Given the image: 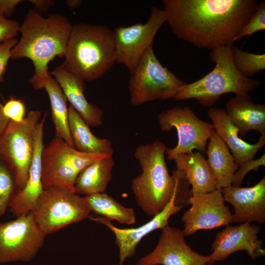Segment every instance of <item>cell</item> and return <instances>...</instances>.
<instances>
[{"instance_id":"obj_1","label":"cell","mask_w":265,"mask_h":265,"mask_svg":"<svg viewBox=\"0 0 265 265\" xmlns=\"http://www.w3.org/2000/svg\"><path fill=\"white\" fill-rule=\"evenodd\" d=\"M173 33L199 48L231 46L256 10L255 0H164Z\"/></svg>"},{"instance_id":"obj_2","label":"cell","mask_w":265,"mask_h":265,"mask_svg":"<svg viewBox=\"0 0 265 265\" xmlns=\"http://www.w3.org/2000/svg\"><path fill=\"white\" fill-rule=\"evenodd\" d=\"M72 25L65 16L51 13L44 17L34 9L29 10L19 26L21 38L11 52V58H27L35 72L28 82L35 89L51 76L49 63L55 57L65 56Z\"/></svg>"},{"instance_id":"obj_3","label":"cell","mask_w":265,"mask_h":265,"mask_svg":"<svg viewBox=\"0 0 265 265\" xmlns=\"http://www.w3.org/2000/svg\"><path fill=\"white\" fill-rule=\"evenodd\" d=\"M167 149L164 143L156 140L140 145L134 153L142 172L132 180V189L140 208L153 217L169 202L184 178L178 169L169 173L165 160Z\"/></svg>"},{"instance_id":"obj_4","label":"cell","mask_w":265,"mask_h":265,"mask_svg":"<svg viewBox=\"0 0 265 265\" xmlns=\"http://www.w3.org/2000/svg\"><path fill=\"white\" fill-rule=\"evenodd\" d=\"M62 65L84 81L102 77L116 63L113 30L106 25L72 26Z\"/></svg>"},{"instance_id":"obj_5","label":"cell","mask_w":265,"mask_h":265,"mask_svg":"<svg viewBox=\"0 0 265 265\" xmlns=\"http://www.w3.org/2000/svg\"><path fill=\"white\" fill-rule=\"evenodd\" d=\"M232 46L212 50L210 58L215 63L213 70L200 80L181 87L175 100L195 99L202 106L209 107L223 94L244 95L260 86L259 80L247 78L236 69L233 60Z\"/></svg>"},{"instance_id":"obj_6","label":"cell","mask_w":265,"mask_h":265,"mask_svg":"<svg viewBox=\"0 0 265 265\" xmlns=\"http://www.w3.org/2000/svg\"><path fill=\"white\" fill-rule=\"evenodd\" d=\"M186 83L162 65L152 45L146 50L130 73V102L132 105L137 106L152 101L174 99L180 87Z\"/></svg>"},{"instance_id":"obj_7","label":"cell","mask_w":265,"mask_h":265,"mask_svg":"<svg viewBox=\"0 0 265 265\" xmlns=\"http://www.w3.org/2000/svg\"><path fill=\"white\" fill-rule=\"evenodd\" d=\"M108 155L80 152L55 136L42 154L44 189L54 187L74 192L77 178L84 168Z\"/></svg>"},{"instance_id":"obj_8","label":"cell","mask_w":265,"mask_h":265,"mask_svg":"<svg viewBox=\"0 0 265 265\" xmlns=\"http://www.w3.org/2000/svg\"><path fill=\"white\" fill-rule=\"evenodd\" d=\"M41 116L40 111L31 110L21 123L10 120L0 139V159L12 171L19 189L24 187L28 180L35 131Z\"/></svg>"},{"instance_id":"obj_9","label":"cell","mask_w":265,"mask_h":265,"mask_svg":"<svg viewBox=\"0 0 265 265\" xmlns=\"http://www.w3.org/2000/svg\"><path fill=\"white\" fill-rule=\"evenodd\" d=\"M90 212L83 197L70 190L50 187L44 189L31 213L38 226L47 235L82 221Z\"/></svg>"},{"instance_id":"obj_10","label":"cell","mask_w":265,"mask_h":265,"mask_svg":"<svg viewBox=\"0 0 265 265\" xmlns=\"http://www.w3.org/2000/svg\"><path fill=\"white\" fill-rule=\"evenodd\" d=\"M160 129L169 132L175 128L178 143L165 154L169 159L173 156L192 152L196 149L206 152L208 140L214 131L212 124L199 119L188 106H176L161 111L158 115Z\"/></svg>"},{"instance_id":"obj_11","label":"cell","mask_w":265,"mask_h":265,"mask_svg":"<svg viewBox=\"0 0 265 265\" xmlns=\"http://www.w3.org/2000/svg\"><path fill=\"white\" fill-rule=\"evenodd\" d=\"M46 235L31 212L0 223V264L32 259L42 247Z\"/></svg>"},{"instance_id":"obj_12","label":"cell","mask_w":265,"mask_h":265,"mask_svg":"<svg viewBox=\"0 0 265 265\" xmlns=\"http://www.w3.org/2000/svg\"><path fill=\"white\" fill-rule=\"evenodd\" d=\"M166 22L164 10L153 6L150 16L145 23L115 28L113 34L116 63L123 64L131 73L146 50L153 45L156 34Z\"/></svg>"},{"instance_id":"obj_13","label":"cell","mask_w":265,"mask_h":265,"mask_svg":"<svg viewBox=\"0 0 265 265\" xmlns=\"http://www.w3.org/2000/svg\"><path fill=\"white\" fill-rule=\"evenodd\" d=\"M189 209L183 214L185 236L194 235L199 230L227 226L233 222L232 213L225 205L220 189L203 194L191 196Z\"/></svg>"},{"instance_id":"obj_14","label":"cell","mask_w":265,"mask_h":265,"mask_svg":"<svg viewBox=\"0 0 265 265\" xmlns=\"http://www.w3.org/2000/svg\"><path fill=\"white\" fill-rule=\"evenodd\" d=\"M161 230L154 250L134 265H207L212 263L210 255H201L187 244L179 228L168 225Z\"/></svg>"},{"instance_id":"obj_15","label":"cell","mask_w":265,"mask_h":265,"mask_svg":"<svg viewBox=\"0 0 265 265\" xmlns=\"http://www.w3.org/2000/svg\"><path fill=\"white\" fill-rule=\"evenodd\" d=\"M260 232L259 226L248 222L236 226H226L216 234L212 245V252L209 255L212 263L224 260L239 251H245L253 260L264 256L263 241L258 238Z\"/></svg>"},{"instance_id":"obj_16","label":"cell","mask_w":265,"mask_h":265,"mask_svg":"<svg viewBox=\"0 0 265 265\" xmlns=\"http://www.w3.org/2000/svg\"><path fill=\"white\" fill-rule=\"evenodd\" d=\"M179 189L180 186L169 202L159 213L147 223L136 228L120 229L104 217L88 216L90 219L105 225L114 234L116 244L119 249L118 265H122L127 258H131L134 255L136 246L145 236L157 229H162L169 225L170 217L178 213L182 208L175 203Z\"/></svg>"},{"instance_id":"obj_17","label":"cell","mask_w":265,"mask_h":265,"mask_svg":"<svg viewBox=\"0 0 265 265\" xmlns=\"http://www.w3.org/2000/svg\"><path fill=\"white\" fill-rule=\"evenodd\" d=\"M46 115L47 112L35 131L34 153L27 182L23 188L15 192L9 205L11 212L17 217L31 212L44 190L42 154L44 148L43 128Z\"/></svg>"},{"instance_id":"obj_18","label":"cell","mask_w":265,"mask_h":265,"mask_svg":"<svg viewBox=\"0 0 265 265\" xmlns=\"http://www.w3.org/2000/svg\"><path fill=\"white\" fill-rule=\"evenodd\" d=\"M220 189L224 201L234 208L233 222H265V177L251 187L231 185Z\"/></svg>"},{"instance_id":"obj_19","label":"cell","mask_w":265,"mask_h":265,"mask_svg":"<svg viewBox=\"0 0 265 265\" xmlns=\"http://www.w3.org/2000/svg\"><path fill=\"white\" fill-rule=\"evenodd\" d=\"M50 73L60 85L70 105L87 124L91 127L102 125L104 112L86 99L84 81L67 70L62 64L55 67Z\"/></svg>"},{"instance_id":"obj_20","label":"cell","mask_w":265,"mask_h":265,"mask_svg":"<svg viewBox=\"0 0 265 265\" xmlns=\"http://www.w3.org/2000/svg\"><path fill=\"white\" fill-rule=\"evenodd\" d=\"M207 115L212 122L214 130L227 146L238 166L254 159L258 151L265 145V134L255 144L248 143L238 136V130L228 117L225 109L211 107Z\"/></svg>"},{"instance_id":"obj_21","label":"cell","mask_w":265,"mask_h":265,"mask_svg":"<svg viewBox=\"0 0 265 265\" xmlns=\"http://www.w3.org/2000/svg\"><path fill=\"white\" fill-rule=\"evenodd\" d=\"M169 160L175 162L177 169L183 172L191 186V196L203 194L217 189L214 176L200 152L178 154Z\"/></svg>"},{"instance_id":"obj_22","label":"cell","mask_w":265,"mask_h":265,"mask_svg":"<svg viewBox=\"0 0 265 265\" xmlns=\"http://www.w3.org/2000/svg\"><path fill=\"white\" fill-rule=\"evenodd\" d=\"M225 111L241 136H244L250 130L265 134V105L254 103L248 94L231 98L226 104Z\"/></svg>"},{"instance_id":"obj_23","label":"cell","mask_w":265,"mask_h":265,"mask_svg":"<svg viewBox=\"0 0 265 265\" xmlns=\"http://www.w3.org/2000/svg\"><path fill=\"white\" fill-rule=\"evenodd\" d=\"M207 144V161L216 180V188L221 189L231 186L238 167L232 154L215 131Z\"/></svg>"},{"instance_id":"obj_24","label":"cell","mask_w":265,"mask_h":265,"mask_svg":"<svg viewBox=\"0 0 265 265\" xmlns=\"http://www.w3.org/2000/svg\"><path fill=\"white\" fill-rule=\"evenodd\" d=\"M68 124L77 150L83 153L112 156L113 149L110 140L94 135L89 126L71 105L68 107Z\"/></svg>"},{"instance_id":"obj_25","label":"cell","mask_w":265,"mask_h":265,"mask_svg":"<svg viewBox=\"0 0 265 265\" xmlns=\"http://www.w3.org/2000/svg\"><path fill=\"white\" fill-rule=\"evenodd\" d=\"M114 165L112 156L97 160L79 174L74 187V192L86 196L104 193L112 177Z\"/></svg>"},{"instance_id":"obj_26","label":"cell","mask_w":265,"mask_h":265,"mask_svg":"<svg viewBox=\"0 0 265 265\" xmlns=\"http://www.w3.org/2000/svg\"><path fill=\"white\" fill-rule=\"evenodd\" d=\"M41 89H45L50 98L55 136L61 138L75 148L68 124L67 99L61 88L51 75L42 84Z\"/></svg>"},{"instance_id":"obj_27","label":"cell","mask_w":265,"mask_h":265,"mask_svg":"<svg viewBox=\"0 0 265 265\" xmlns=\"http://www.w3.org/2000/svg\"><path fill=\"white\" fill-rule=\"evenodd\" d=\"M84 199L90 211L109 220L122 224L132 225L136 218L132 209L124 207L111 196L100 193L85 196Z\"/></svg>"},{"instance_id":"obj_28","label":"cell","mask_w":265,"mask_h":265,"mask_svg":"<svg viewBox=\"0 0 265 265\" xmlns=\"http://www.w3.org/2000/svg\"><path fill=\"white\" fill-rule=\"evenodd\" d=\"M232 48L234 65L244 76L249 78L265 69V54L248 53L237 46Z\"/></svg>"},{"instance_id":"obj_29","label":"cell","mask_w":265,"mask_h":265,"mask_svg":"<svg viewBox=\"0 0 265 265\" xmlns=\"http://www.w3.org/2000/svg\"><path fill=\"white\" fill-rule=\"evenodd\" d=\"M16 186L15 178L7 165L0 159V217L2 216L13 195ZM17 187V186H16Z\"/></svg>"},{"instance_id":"obj_30","label":"cell","mask_w":265,"mask_h":265,"mask_svg":"<svg viewBox=\"0 0 265 265\" xmlns=\"http://www.w3.org/2000/svg\"><path fill=\"white\" fill-rule=\"evenodd\" d=\"M265 29V2H259L258 7L248 23L235 39L237 41L243 37L251 36L257 31Z\"/></svg>"},{"instance_id":"obj_31","label":"cell","mask_w":265,"mask_h":265,"mask_svg":"<svg viewBox=\"0 0 265 265\" xmlns=\"http://www.w3.org/2000/svg\"><path fill=\"white\" fill-rule=\"evenodd\" d=\"M26 107L21 100L11 98L3 105V112L10 120L21 123L25 118Z\"/></svg>"},{"instance_id":"obj_32","label":"cell","mask_w":265,"mask_h":265,"mask_svg":"<svg viewBox=\"0 0 265 265\" xmlns=\"http://www.w3.org/2000/svg\"><path fill=\"white\" fill-rule=\"evenodd\" d=\"M265 165V154H264L259 159L249 160L239 166L240 168L234 175L232 186H239L246 175L250 171H258L261 166Z\"/></svg>"},{"instance_id":"obj_33","label":"cell","mask_w":265,"mask_h":265,"mask_svg":"<svg viewBox=\"0 0 265 265\" xmlns=\"http://www.w3.org/2000/svg\"><path fill=\"white\" fill-rule=\"evenodd\" d=\"M17 21L8 19L0 14V43L14 38L19 33Z\"/></svg>"},{"instance_id":"obj_34","label":"cell","mask_w":265,"mask_h":265,"mask_svg":"<svg viewBox=\"0 0 265 265\" xmlns=\"http://www.w3.org/2000/svg\"><path fill=\"white\" fill-rule=\"evenodd\" d=\"M16 38H12L0 43V83L3 81L8 61L11 58V52L17 43Z\"/></svg>"},{"instance_id":"obj_35","label":"cell","mask_w":265,"mask_h":265,"mask_svg":"<svg viewBox=\"0 0 265 265\" xmlns=\"http://www.w3.org/2000/svg\"><path fill=\"white\" fill-rule=\"evenodd\" d=\"M22 0H0V14L7 18L16 10Z\"/></svg>"},{"instance_id":"obj_36","label":"cell","mask_w":265,"mask_h":265,"mask_svg":"<svg viewBox=\"0 0 265 265\" xmlns=\"http://www.w3.org/2000/svg\"><path fill=\"white\" fill-rule=\"evenodd\" d=\"M28 1L34 5L33 9L40 14L48 11L56 2L55 0H28Z\"/></svg>"},{"instance_id":"obj_37","label":"cell","mask_w":265,"mask_h":265,"mask_svg":"<svg viewBox=\"0 0 265 265\" xmlns=\"http://www.w3.org/2000/svg\"><path fill=\"white\" fill-rule=\"evenodd\" d=\"M10 120L7 118L3 112V105L0 101V139L7 127Z\"/></svg>"},{"instance_id":"obj_38","label":"cell","mask_w":265,"mask_h":265,"mask_svg":"<svg viewBox=\"0 0 265 265\" xmlns=\"http://www.w3.org/2000/svg\"><path fill=\"white\" fill-rule=\"evenodd\" d=\"M65 3L69 9L75 10L80 6L82 1L80 0H67Z\"/></svg>"},{"instance_id":"obj_39","label":"cell","mask_w":265,"mask_h":265,"mask_svg":"<svg viewBox=\"0 0 265 265\" xmlns=\"http://www.w3.org/2000/svg\"><path fill=\"white\" fill-rule=\"evenodd\" d=\"M207 265H214L213 264V263H208Z\"/></svg>"}]
</instances>
